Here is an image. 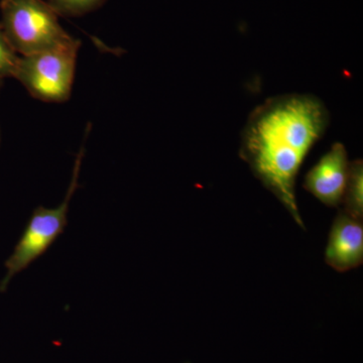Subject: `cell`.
Wrapping results in <instances>:
<instances>
[{
    "instance_id": "8",
    "label": "cell",
    "mask_w": 363,
    "mask_h": 363,
    "mask_svg": "<svg viewBox=\"0 0 363 363\" xmlns=\"http://www.w3.org/2000/svg\"><path fill=\"white\" fill-rule=\"evenodd\" d=\"M107 0H48V4L63 16H81L96 11Z\"/></svg>"
},
{
    "instance_id": "7",
    "label": "cell",
    "mask_w": 363,
    "mask_h": 363,
    "mask_svg": "<svg viewBox=\"0 0 363 363\" xmlns=\"http://www.w3.org/2000/svg\"><path fill=\"white\" fill-rule=\"evenodd\" d=\"M363 162L362 160H355L350 162V175L344 193V212L354 218L363 217Z\"/></svg>"
},
{
    "instance_id": "2",
    "label": "cell",
    "mask_w": 363,
    "mask_h": 363,
    "mask_svg": "<svg viewBox=\"0 0 363 363\" xmlns=\"http://www.w3.org/2000/svg\"><path fill=\"white\" fill-rule=\"evenodd\" d=\"M1 26L9 44L21 56L80 48L62 28L58 13L44 0H1Z\"/></svg>"
},
{
    "instance_id": "5",
    "label": "cell",
    "mask_w": 363,
    "mask_h": 363,
    "mask_svg": "<svg viewBox=\"0 0 363 363\" xmlns=\"http://www.w3.org/2000/svg\"><path fill=\"white\" fill-rule=\"evenodd\" d=\"M350 162L342 143H335L305 176L304 188L326 206L342 204Z\"/></svg>"
},
{
    "instance_id": "3",
    "label": "cell",
    "mask_w": 363,
    "mask_h": 363,
    "mask_svg": "<svg viewBox=\"0 0 363 363\" xmlns=\"http://www.w3.org/2000/svg\"><path fill=\"white\" fill-rule=\"evenodd\" d=\"M84 145L85 143L76 157L70 185L64 201L56 208L39 206L33 210L25 231L6 262V274L0 281V292H6L13 277L42 257L65 230L68 225L71 199L79 186V174L85 155Z\"/></svg>"
},
{
    "instance_id": "9",
    "label": "cell",
    "mask_w": 363,
    "mask_h": 363,
    "mask_svg": "<svg viewBox=\"0 0 363 363\" xmlns=\"http://www.w3.org/2000/svg\"><path fill=\"white\" fill-rule=\"evenodd\" d=\"M18 59L20 56L9 44L0 23V82L6 78L13 77Z\"/></svg>"
},
{
    "instance_id": "4",
    "label": "cell",
    "mask_w": 363,
    "mask_h": 363,
    "mask_svg": "<svg viewBox=\"0 0 363 363\" xmlns=\"http://www.w3.org/2000/svg\"><path fill=\"white\" fill-rule=\"evenodd\" d=\"M80 48L20 56L13 78L35 99L48 104L69 100Z\"/></svg>"
},
{
    "instance_id": "1",
    "label": "cell",
    "mask_w": 363,
    "mask_h": 363,
    "mask_svg": "<svg viewBox=\"0 0 363 363\" xmlns=\"http://www.w3.org/2000/svg\"><path fill=\"white\" fill-rule=\"evenodd\" d=\"M330 121V112L319 97L290 93L269 98L255 107L241 133V160L300 227L304 222L298 212L296 180Z\"/></svg>"
},
{
    "instance_id": "10",
    "label": "cell",
    "mask_w": 363,
    "mask_h": 363,
    "mask_svg": "<svg viewBox=\"0 0 363 363\" xmlns=\"http://www.w3.org/2000/svg\"><path fill=\"white\" fill-rule=\"evenodd\" d=\"M1 83L0 82V87H1ZM0 142H1V133H0Z\"/></svg>"
},
{
    "instance_id": "6",
    "label": "cell",
    "mask_w": 363,
    "mask_h": 363,
    "mask_svg": "<svg viewBox=\"0 0 363 363\" xmlns=\"http://www.w3.org/2000/svg\"><path fill=\"white\" fill-rule=\"evenodd\" d=\"M325 260L329 267L339 272L351 271L362 266V219L354 218L344 211L336 216L329 233Z\"/></svg>"
}]
</instances>
